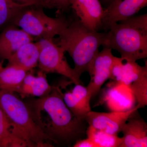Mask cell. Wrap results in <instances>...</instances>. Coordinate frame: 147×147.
<instances>
[{
    "mask_svg": "<svg viewBox=\"0 0 147 147\" xmlns=\"http://www.w3.org/2000/svg\"><path fill=\"white\" fill-rule=\"evenodd\" d=\"M33 104L34 113L44 111L47 114V123L42 128L54 143L74 144L86 135V120L74 115L65 103L59 87H53L49 94L39 98Z\"/></svg>",
    "mask_w": 147,
    "mask_h": 147,
    "instance_id": "6da1fadb",
    "label": "cell"
},
{
    "mask_svg": "<svg viewBox=\"0 0 147 147\" xmlns=\"http://www.w3.org/2000/svg\"><path fill=\"white\" fill-rule=\"evenodd\" d=\"M105 34L106 32H99L88 28L76 16L67 20L58 35L57 42H54L70 55L74 62V70L80 78L82 74L90 71Z\"/></svg>",
    "mask_w": 147,
    "mask_h": 147,
    "instance_id": "7a4b0ae2",
    "label": "cell"
},
{
    "mask_svg": "<svg viewBox=\"0 0 147 147\" xmlns=\"http://www.w3.org/2000/svg\"><path fill=\"white\" fill-rule=\"evenodd\" d=\"M102 46L117 50L121 57L136 61L147 57V14L110 25Z\"/></svg>",
    "mask_w": 147,
    "mask_h": 147,
    "instance_id": "3957f363",
    "label": "cell"
},
{
    "mask_svg": "<svg viewBox=\"0 0 147 147\" xmlns=\"http://www.w3.org/2000/svg\"><path fill=\"white\" fill-rule=\"evenodd\" d=\"M0 108L13 127L14 134L27 147H52V139L37 122L29 106L14 93L0 89Z\"/></svg>",
    "mask_w": 147,
    "mask_h": 147,
    "instance_id": "277c9868",
    "label": "cell"
},
{
    "mask_svg": "<svg viewBox=\"0 0 147 147\" xmlns=\"http://www.w3.org/2000/svg\"><path fill=\"white\" fill-rule=\"evenodd\" d=\"M26 8L16 15L14 23L32 37L53 39L66 23L62 16L52 18L40 9Z\"/></svg>",
    "mask_w": 147,
    "mask_h": 147,
    "instance_id": "5b68a950",
    "label": "cell"
},
{
    "mask_svg": "<svg viewBox=\"0 0 147 147\" xmlns=\"http://www.w3.org/2000/svg\"><path fill=\"white\" fill-rule=\"evenodd\" d=\"M40 52L38 67L44 72H54L66 77L75 84H82L80 78L68 64L65 57L64 50L53 39H40L38 41Z\"/></svg>",
    "mask_w": 147,
    "mask_h": 147,
    "instance_id": "8992f818",
    "label": "cell"
},
{
    "mask_svg": "<svg viewBox=\"0 0 147 147\" xmlns=\"http://www.w3.org/2000/svg\"><path fill=\"white\" fill-rule=\"evenodd\" d=\"M138 108L136 106L129 110L111 113H98L90 111L87 114L86 120L89 125L103 130L109 134H117L121 131L127 120Z\"/></svg>",
    "mask_w": 147,
    "mask_h": 147,
    "instance_id": "52a82bcc",
    "label": "cell"
},
{
    "mask_svg": "<svg viewBox=\"0 0 147 147\" xmlns=\"http://www.w3.org/2000/svg\"><path fill=\"white\" fill-rule=\"evenodd\" d=\"M115 58L112 49L105 47L95 58L88 72L90 80L86 87L91 98L97 94L102 85L110 79Z\"/></svg>",
    "mask_w": 147,
    "mask_h": 147,
    "instance_id": "ba28073f",
    "label": "cell"
},
{
    "mask_svg": "<svg viewBox=\"0 0 147 147\" xmlns=\"http://www.w3.org/2000/svg\"><path fill=\"white\" fill-rule=\"evenodd\" d=\"M147 5V0H115L104 9L102 28L134 16Z\"/></svg>",
    "mask_w": 147,
    "mask_h": 147,
    "instance_id": "9c48e42d",
    "label": "cell"
},
{
    "mask_svg": "<svg viewBox=\"0 0 147 147\" xmlns=\"http://www.w3.org/2000/svg\"><path fill=\"white\" fill-rule=\"evenodd\" d=\"M71 8L84 25L94 30L102 28L104 13L99 0H71Z\"/></svg>",
    "mask_w": 147,
    "mask_h": 147,
    "instance_id": "30bf717a",
    "label": "cell"
},
{
    "mask_svg": "<svg viewBox=\"0 0 147 147\" xmlns=\"http://www.w3.org/2000/svg\"><path fill=\"white\" fill-rule=\"evenodd\" d=\"M146 74L147 64L141 66L136 61L115 57L110 79L129 86L131 83Z\"/></svg>",
    "mask_w": 147,
    "mask_h": 147,
    "instance_id": "8fae6325",
    "label": "cell"
},
{
    "mask_svg": "<svg viewBox=\"0 0 147 147\" xmlns=\"http://www.w3.org/2000/svg\"><path fill=\"white\" fill-rule=\"evenodd\" d=\"M33 40V38L22 29L6 28L0 34V59L8 60L22 45Z\"/></svg>",
    "mask_w": 147,
    "mask_h": 147,
    "instance_id": "7c38bea8",
    "label": "cell"
},
{
    "mask_svg": "<svg viewBox=\"0 0 147 147\" xmlns=\"http://www.w3.org/2000/svg\"><path fill=\"white\" fill-rule=\"evenodd\" d=\"M134 114L122 129L123 142L120 147H147V124L142 119L134 117Z\"/></svg>",
    "mask_w": 147,
    "mask_h": 147,
    "instance_id": "4fadbf2b",
    "label": "cell"
},
{
    "mask_svg": "<svg viewBox=\"0 0 147 147\" xmlns=\"http://www.w3.org/2000/svg\"><path fill=\"white\" fill-rule=\"evenodd\" d=\"M40 52L38 42L32 41L21 46L8 60V65L13 66L28 72L38 64Z\"/></svg>",
    "mask_w": 147,
    "mask_h": 147,
    "instance_id": "5bb4252c",
    "label": "cell"
},
{
    "mask_svg": "<svg viewBox=\"0 0 147 147\" xmlns=\"http://www.w3.org/2000/svg\"><path fill=\"white\" fill-rule=\"evenodd\" d=\"M53 87L48 84L45 72L40 70L36 76L27 73L16 92L23 98L31 96L39 98L49 94Z\"/></svg>",
    "mask_w": 147,
    "mask_h": 147,
    "instance_id": "9a60e30c",
    "label": "cell"
},
{
    "mask_svg": "<svg viewBox=\"0 0 147 147\" xmlns=\"http://www.w3.org/2000/svg\"><path fill=\"white\" fill-rule=\"evenodd\" d=\"M27 73L26 71L13 66L3 67L0 70V89L16 92Z\"/></svg>",
    "mask_w": 147,
    "mask_h": 147,
    "instance_id": "2e32d148",
    "label": "cell"
},
{
    "mask_svg": "<svg viewBox=\"0 0 147 147\" xmlns=\"http://www.w3.org/2000/svg\"><path fill=\"white\" fill-rule=\"evenodd\" d=\"M27 147L26 144L13 132V127L0 108V147Z\"/></svg>",
    "mask_w": 147,
    "mask_h": 147,
    "instance_id": "e0dca14e",
    "label": "cell"
},
{
    "mask_svg": "<svg viewBox=\"0 0 147 147\" xmlns=\"http://www.w3.org/2000/svg\"><path fill=\"white\" fill-rule=\"evenodd\" d=\"M86 135L96 147H120L123 142L122 137L120 138L117 134H109L90 125L87 129Z\"/></svg>",
    "mask_w": 147,
    "mask_h": 147,
    "instance_id": "ac0fdd59",
    "label": "cell"
},
{
    "mask_svg": "<svg viewBox=\"0 0 147 147\" xmlns=\"http://www.w3.org/2000/svg\"><path fill=\"white\" fill-rule=\"evenodd\" d=\"M30 6H32L13 0H0V27Z\"/></svg>",
    "mask_w": 147,
    "mask_h": 147,
    "instance_id": "d6986e66",
    "label": "cell"
},
{
    "mask_svg": "<svg viewBox=\"0 0 147 147\" xmlns=\"http://www.w3.org/2000/svg\"><path fill=\"white\" fill-rule=\"evenodd\" d=\"M129 89L137 100L138 109L147 105V74L131 83Z\"/></svg>",
    "mask_w": 147,
    "mask_h": 147,
    "instance_id": "ffe728a7",
    "label": "cell"
},
{
    "mask_svg": "<svg viewBox=\"0 0 147 147\" xmlns=\"http://www.w3.org/2000/svg\"><path fill=\"white\" fill-rule=\"evenodd\" d=\"M63 98L66 105L74 115L81 120H86V117L89 112L84 108L71 92L63 94Z\"/></svg>",
    "mask_w": 147,
    "mask_h": 147,
    "instance_id": "44dd1931",
    "label": "cell"
},
{
    "mask_svg": "<svg viewBox=\"0 0 147 147\" xmlns=\"http://www.w3.org/2000/svg\"><path fill=\"white\" fill-rule=\"evenodd\" d=\"M71 92L87 111L89 112L91 111L90 106V100L91 98L86 87L84 86L81 84H75Z\"/></svg>",
    "mask_w": 147,
    "mask_h": 147,
    "instance_id": "7402d4cb",
    "label": "cell"
},
{
    "mask_svg": "<svg viewBox=\"0 0 147 147\" xmlns=\"http://www.w3.org/2000/svg\"><path fill=\"white\" fill-rule=\"evenodd\" d=\"M71 0H39V5L48 9H57L59 11H67L70 8Z\"/></svg>",
    "mask_w": 147,
    "mask_h": 147,
    "instance_id": "603a6c76",
    "label": "cell"
},
{
    "mask_svg": "<svg viewBox=\"0 0 147 147\" xmlns=\"http://www.w3.org/2000/svg\"><path fill=\"white\" fill-rule=\"evenodd\" d=\"M74 147H96L95 145L89 138L78 140L73 145Z\"/></svg>",
    "mask_w": 147,
    "mask_h": 147,
    "instance_id": "cb8c5ba5",
    "label": "cell"
},
{
    "mask_svg": "<svg viewBox=\"0 0 147 147\" xmlns=\"http://www.w3.org/2000/svg\"><path fill=\"white\" fill-rule=\"evenodd\" d=\"M22 3L28 4L31 6L39 5V0H13Z\"/></svg>",
    "mask_w": 147,
    "mask_h": 147,
    "instance_id": "d4e9b609",
    "label": "cell"
},
{
    "mask_svg": "<svg viewBox=\"0 0 147 147\" xmlns=\"http://www.w3.org/2000/svg\"><path fill=\"white\" fill-rule=\"evenodd\" d=\"M114 1L115 0H101L104 4L107 5V7Z\"/></svg>",
    "mask_w": 147,
    "mask_h": 147,
    "instance_id": "484cf974",
    "label": "cell"
},
{
    "mask_svg": "<svg viewBox=\"0 0 147 147\" xmlns=\"http://www.w3.org/2000/svg\"><path fill=\"white\" fill-rule=\"evenodd\" d=\"M2 68L3 67L2 66L1 64V63H0V70H1V69H2Z\"/></svg>",
    "mask_w": 147,
    "mask_h": 147,
    "instance_id": "4316f807",
    "label": "cell"
}]
</instances>
